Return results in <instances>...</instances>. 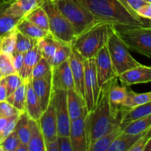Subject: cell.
Instances as JSON below:
<instances>
[{"mask_svg":"<svg viewBox=\"0 0 151 151\" xmlns=\"http://www.w3.org/2000/svg\"><path fill=\"white\" fill-rule=\"evenodd\" d=\"M16 30L19 31L22 33L33 40H39L44 38L50 33V32L46 31L41 28L38 27L36 25L32 24L25 18H22L16 27Z\"/></svg>","mask_w":151,"mask_h":151,"instance_id":"cell-25","label":"cell"},{"mask_svg":"<svg viewBox=\"0 0 151 151\" xmlns=\"http://www.w3.org/2000/svg\"><path fill=\"white\" fill-rule=\"evenodd\" d=\"M97 22L111 25L145 24L142 18L131 13L119 0H78Z\"/></svg>","mask_w":151,"mask_h":151,"instance_id":"cell-2","label":"cell"},{"mask_svg":"<svg viewBox=\"0 0 151 151\" xmlns=\"http://www.w3.org/2000/svg\"><path fill=\"white\" fill-rule=\"evenodd\" d=\"M130 50L151 58V25H112Z\"/></svg>","mask_w":151,"mask_h":151,"instance_id":"cell-4","label":"cell"},{"mask_svg":"<svg viewBox=\"0 0 151 151\" xmlns=\"http://www.w3.org/2000/svg\"><path fill=\"white\" fill-rule=\"evenodd\" d=\"M38 121L46 146V145L49 142L56 139L58 137L55 110L51 100L48 107L43 111L41 117Z\"/></svg>","mask_w":151,"mask_h":151,"instance_id":"cell-11","label":"cell"},{"mask_svg":"<svg viewBox=\"0 0 151 151\" xmlns=\"http://www.w3.org/2000/svg\"><path fill=\"white\" fill-rule=\"evenodd\" d=\"M21 114V113H20ZM19 114L14 115V116H12L10 118V120L8 121V122L7 123V125H5V127L4 128V129L2 130L1 133L0 134V142L4 139V138L7 137L8 135H10L13 131H15V128H16V122H17V119L19 118Z\"/></svg>","mask_w":151,"mask_h":151,"instance_id":"cell-43","label":"cell"},{"mask_svg":"<svg viewBox=\"0 0 151 151\" xmlns=\"http://www.w3.org/2000/svg\"><path fill=\"white\" fill-rule=\"evenodd\" d=\"M32 87L39 100L42 111L47 109L50 103L52 92V70L42 78L32 81Z\"/></svg>","mask_w":151,"mask_h":151,"instance_id":"cell-17","label":"cell"},{"mask_svg":"<svg viewBox=\"0 0 151 151\" xmlns=\"http://www.w3.org/2000/svg\"><path fill=\"white\" fill-rule=\"evenodd\" d=\"M6 101L16 108L20 112L25 111L26 102V81L16 88L11 94L7 96Z\"/></svg>","mask_w":151,"mask_h":151,"instance_id":"cell-31","label":"cell"},{"mask_svg":"<svg viewBox=\"0 0 151 151\" xmlns=\"http://www.w3.org/2000/svg\"><path fill=\"white\" fill-rule=\"evenodd\" d=\"M119 1H120L121 2H122V4H123L124 5H125V7H126L127 8H128V7H127V5H126V2H125V0H119ZM128 10H129V9H128ZM130 11H131V10H130ZM131 13H132V12H131ZM134 15H135V14H134ZM136 16H137V15H136Z\"/></svg>","mask_w":151,"mask_h":151,"instance_id":"cell-54","label":"cell"},{"mask_svg":"<svg viewBox=\"0 0 151 151\" xmlns=\"http://www.w3.org/2000/svg\"><path fill=\"white\" fill-rule=\"evenodd\" d=\"M139 16L151 20V3H146L137 10Z\"/></svg>","mask_w":151,"mask_h":151,"instance_id":"cell-47","label":"cell"},{"mask_svg":"<svg viewBox=\"0 0 151 151\" xmlns=\"http://www.w3.org/2000/svg\"><path fill=\"white\" fill-rule=\"evenodd\" d=\"M60 151H73L69 136H58Z\"/></svg>","mask_w":151,"mask_h":151,"instance_id":"cell-44","label":"cell"},{"mask_svg":"<svg viewBox=\"0 0 151 151\" xmlns=\"http://www.w3.org/2000/svg\"><path fill=\"white\" fill-rule=\"evenodd\" d=\"M30 118L26 111L22 112L19 114L16 122L15 131L17 133L19 141L25 145H28L30 136Z\"/></svg>","mask_w":151,"mask_h":151,"instance_id":"cell-28","label":"cell"},{"mask_svg":"<svg viewBox=\"0 0 151 151\" xmlns=\"http://www.w3.org/2000/svg\"><path fill=\"white\" fill-rule=\"evenodd\" d=\"M52 90L75 89L69 60L52 67Z\"/></svg>","mask_w":151,"mask_h":151,"instance_id":"cell-12","label":"cell"},{"mask_svg":"<svg viewBox=\"0 0 151 151\" xmlns=\"http://www.w3.org/2000/svg\"><path fill=\"white\" fill-rule=\"evenodd\" d=\"M25 111L29 118L37 120L40 119L43 111L41 109L39 100L32 87L31 79L26 81V102H25Z\"/></svg>","mask_w":151,"mask_h":151,"instance_id":"cell-20","label":"cell"},{"mask_svg":"<svg viewBox=\"0 0 151 151\" xmlns=\"http://www.w3.org/2000/svg\"><path fill=\"white\" fill-rule=\"evenodd\" d=\"M42 7L48 15L50 33L60 42L72 44L75 38V32L55 2L53 0H44Z\"/></svg>","mask_w":151,"mask_h":151,"instance_id":"cell-7","label":"cell"},{"mask_svg":"<svg viewBox=\"0 0 151 151\" xmlns=\"http://www.w3.org/2000/svg\"><path fill=\"white\" fill-rule=\"evenodd\" d=\"M4 82H5L6 88H7V96L11 94L15 90L19 88L25 81H24L18 73L12 74L4 77Z\"/></svg>","mask_w":151,"mask_h":151,"instance_id":"cell-39","label":"cell"},{"mask_svg":"<svg viewBox=\"0 0 151 151\" xmlns=\"http://www.w3.org/2000/svg\"><path fill=\"white\" fill-rule=\"evenodd\" d=\"M52 70V65L43 57L41 58L31 73L30 79L32 81L42 78Z\"/></svg>","mask_w":151,"mask_h":151,"instance_id":"cell-37","label":"cell"},{"mask_svg":"<svg viewBox=\"0 0 151 151\" xmlns=\"http://www.w3.org/2000/svg\"><path fill=\"white\" fill-rule=\"evenodd\" d=\"M16 151H28V145L20 142L17 149H16Z\"/></svg>","mask_w":151,"mask_h":151,"instance_id":"cell-51","label":"cell"},{"mask_svg":"<svg viewBox=\"0 0 151 151\" xmlns=\"http://www.w3.org/2000/svg\"><path fill=\"white\" fill-rule=\"evenodd\" d=\"M151 138V127L145 131L141 137L138 139L129 151H144L146 145Z\"/></svg>","mask_w":151,"mask_h":151,"instance_id":"cell-41","label":"cell"},{"mask_svg":"<svg viewBox=\"0 0 151 151\" xmlns=\"http://www.w3.org/2000/svg\"><path fill=\"white\" fill-rule=\"evenodd\" d=\"M44 0H13L6 7L0 8V12L22 19L37 7L42 6Z\"/></svg>","mask_w":151,"mask_h":151,"instance_id":"cell-18","label":"cell"},{"mask_svg":"<svg viewBox=\"0 0 151 151\" xmlns=\"http://www.w3.org/2000/svg\"><path fill=\"white\" fill-rule=\"evenodd\" d=\"M109 85L110 82L101 87L95 106L86 116L88 147L99 138L122 125L120 116L113 111L109 103Z\"/></svg>","mask_w":151,"mask_h":151,"instance_id":"cell-1","label":"cell"},{"mask_svg":"<svg viewBox=\"0 0 151 151\" xmlns=\"http://www.w3.org/2000/svg\"><path fill=\"white\" fill-rule=\"evenodd\" d=\"M24 55V54H23V53L17 52H14L13 54L12 55L13 65H14L15 69H16V72H17L18 74L20 72V70L22 69V66H23Z\"/></svg>","mask_w":151,"mask_h":151,"instance_id":"cell-46","label":"cell"},{"mask_svg":"<svg viewBox=\"0 0 151 151\" xmlns=\"http://www.w3.org/2000/svg\"><path fill=\"white\" fill-rule=\"evenodd\" d=\"M30 136L28 142V151H46L45 142L42 132L40 128L38 121L31 119Z\"/></svg>","mask_w":151,"mask_h":151,"instance_id":"cell-22","label":"cell"},{"mask_svg":"<svg viewBox=\"0 0 151 151\" xmlns=\"http://www.w3.org/2000/svg\"><path fill=\"white\" fill-rule=\"evenodd\" d=\"M151 127V114L128 122L123 128V132L129 134H139Z\"/></svg>","mask_w":151,"mask_h":151,"instance_id":"cell-29","label":"cell"},{"mask_svg":"<svg viewBox=\"0 0 151 151\" xmlns=\"http://www.w3.org/2000/svg\"><path fill=\"white\" fill-rule=\"evenodd\" d=\"M46 151H60L58 137L46 145Z\"/></svg>","mask_w":151,"mask_h":151,"instance_id":"cell-49","label":"cell"},{"mask_svg":"<svg viewBox=\"0 0 151 151\" xmlns=\"http://www.w3.org/2000/svg\"><path fill=\"white\" fill-rule=\"evenodd\" d=\"M24 18L38 27L50 32L48 15L42 6L37 7L27 15Z\"/></svg>","mask_w":151,"mask_h":151,"instance_id":"cell-30","label":"cell"},{"mask_svg":"<svg viewBox=\"0 0 151 151\" xmlns=\"http://www.w3.org/2000/svg\"><path fill=\"white\" fill-rule=\"evenodd\" d=\"M66 91L55 89L52 92L51 102L55 110L58 136H69L71 119L68 111Z\"/></svg>","mask_w":151,"mask_h":151,"instance_id":"cell-9","label":"cell"},{"mask_svg":"<svg viewBox=\"0 0 151 151\" xmlns=\"http://www.w3.org/2000/svg\"><path fill=\"white\" fill-rule=\"evenodd\" d=\"M125 2H126V5L128 7V8L134 14L137 15V16H138L137 13V10L139 7H141L142 6L145 4L146 3H147L145 0H125Z\"/></svg>","mask_w":151,"mask_h":151,"instance_id":"cell-45","label":"cell"},{"mask_svg":"<svg viewBox=\"0 0 151 151\" xmlns=\"http://www.w3.org/2000/svg\"><path fill=\"white\" fill-rule=\"evenodd\" d=\"M12 116H8V117H5V116H0V134H1L2 130L4 129L5 125H7V123L8 122V121L10 120V118H11Z\"/></svg>","mask_w":151,"mask_h":151,"instance_id":"cell-50","label":"cell"},{"mask_svg":"<svg viewBox=\"0 0 151 151\" xmlns=\"http://www.w3.org/2000/svg\"><path fill=\"white\" fill-rule=\"evenodd\" d=\"M0 71L3 77L17 73L13 65L12 55L7 54L2 52H0Z\"/></svg>","mask_w":151,"mask_h":151,"instance_id":"cell-36","label":"cell"},{"mask_svg":"<svg viewBox=\"0 0 151 151\" xmlns=\"http://www.w3.org/2000/svg\"><path fill=\"white\" fill-rule=\"evenodd\" d=\"M1 38H0V52H1Z\"/></svg>","mask_w":151,"mask_h":151,"instance_id":"cell-57","label":"cell"},{"mask_svg":"<svg viewBox=\"0 0 151 151\" xmlns=\"http://www.w3.org/2000/svg\"><path fill=\"white\" fill-rule=\"evenodd\" d=\"M95 66L97 81L100 88L110 82L113 78L118 77L114 69L107 46L105 45L95 56Z\"/></svg>","mask_w":151,"mask_h":151,"instance_id":"cell-10","label":"cell"},{"mask_svg":"<svg viewBox=\"0 0 151 151\" xmlns=\"http://www.w3.org/2000/svg\"><path fill=\"white\" fill-rule=\"evenodd\" d=\"M16 29H15L1 38V52L9 55H13L16 49Z\"/></svg>","mask_w":151,"mask_h":151,"instance_id":"cell-38","label":"cell"},{"mask_svg":"<svg viewBox=\"0 0 151 151\" xmlns=\"http://www.w3.org/2000/svg\"><path fill=\"white\" fill-rule=\"evenodd\" d=\"M20 112L18 111L15 107H13L10 103L4 100V101L0 102V116H14V115L19 114Z\"/></svg>","mask_w":151,"mask_h":151,"instance_id":"cell-42","label":"cell"},{"mask_svg":"<svg viewBox=\"0 0 151 151\" xmlns=\"http://www.w3.org/2000/svg\"><path fill=\"white\" fill-rule=\"evenodd\" d=\"M35 41H37V40L32 39V38L25 35L24 34L16 30V41L15 52L24 54L25 52H27L28 50L32 48Z\"/></svg>","mask_w":151,"mask_h":151,"instance_id":"cell-35","label":"cell"},{"mask_svg":"<svg viewBox=\"0 0 151 151\" xmlns=\"http://www.w3.org/2000/svg\"><path fill=\"white\" fill-rule=\"evenodd\" d=\"M113 27L105 22H97L75 36L72 47L84 59L95 58L99 51L107 44Z\"/></svg>","mask_w":151,"mask_h":151,"instance_id":"cell-3","label":"cell"},{"mask_svg":"<svg viewBox=\"0 0 151 151\" xmlns=\"http://www.w3.org/2000/svg\"><path fill=\"white\" fill-rule=\"evenodd\" d=\"M72 50V44L63 42L59 43L58 47L56 50L54 58H53L52 67L58 66V65L60 64L63 62L69 59V56H70Z\"/></svg>","mask_w":151,"mask_h":151,"instance_id":"cell-34","label":"cell"},{"mask_svg":"<svg viewBox=\"0 0 151 151\" xmlns=\"http://www.w3.org/2000/svg\"><path fill=\"white\" fill-rule=\"evenodd\" d=\"M86 116V115L71 121L69 137L73 151H88Z\"/></svg>","mask_w":151,"mask_h":151,"instance_id":"cell-13","label":"cell"},{"mask_svg":"<svg viewBox=\"0 0 151 151\" xmlns=\"http://www.w3.org/2000/svg\"><path fill=\"white\" fill-rule=\"evenodd\" d=\"M145 1L147 3H151V0H145Z\"/></svg>","mask_w":151,"mask_h":151,"instance_id":"cell-56","label":"cell"},{"mask_svg":"<svg viewBox=\"0 0 151 151\" xmlns=\"http://www.w3.org/2000/svg\"><path fill=\"white\" fill-rule=\"evenodd\" d=\"M59 43L60 41L55 39L50 32L38 41V46L41 52V57L50 62L51 65Z\"/></svg>","mask_w":151,"mask_h":151,"instance_id":"cell-23","label":"cell"},{"mask_svg":"<svg viewBox=\"0 0 151 151\" xmlns=\"http://www.w3.org/2000/svg\"><path fill=\"white\" fill-rule=\"evenodd\" d=\"M22 19L0 12V38H3L16 29V25Z\"/></svg>","mask_w":151,"mask_h":151,"instance_id":"cell-33","label":"cell"},{"mask_svg":"<svg viewBox=\"0 0 151 151\" xmlns=\"http://www.w3.org/2000/svg\"><path fill=\"white\" fill-rule=\"evenodd\" d=\"M68 60L73 77L75 91L84 99V58L76 50L72 48Z\"/></svg>","mask_w":151,"mask_h":151,"instance_id":"cell-15","label":"cell"},{"mask_svg":"<svg viewBox=\"0 0 151 151\" xmlns=\"http://www.w3.org/2000/svg\"><path fill=\"white\" fill-rule=\"evenodd\" d=\"M151 114V102L139 105L134 108L125 109L121 113V123L127 125L135 119Z\"/></svg>","mask_w":151,"mask_h":151,"instance_id":"cell-24","label":"cell"},{"mask_svg":"<svg viewBox=\"0 0 151 151\" xmlns=\"http://www.w3.org/2000/svg\"><path fill=\"white\" fill-rule=\"evenodd\" d=\"M3 78V75H2V74H1V71H0V81H1V78Z\"/></svg>","mask_w":151,"mask_h":151,"instance_id":"cell-55","label":"cell"},{"mask_svg":"<svg viewBox=\"0 0 151 151\" xmlns=\"http://www.w3.org/2000/svg\"><path fill=\"white\" fill-rule=\"evenodd\" d=\"M19 143L20 141L17 133L14 131L0 142V145L2 147L3 151H16Z\"/></svg>","mask_w":151,"mask_h":151,"instance_id":"cell-40","label":"cell"},{"mask_svg":"<svg viewBox=\"0 0 151 151\" xmlns=\"http://www.w3.org/2000/svg\"><path fill=\"white\" fill-rule=\"evenodd\" d=\"M123 85L130 86L134 84L147 83L151 82V66L139 65L125 71L118 76Z\"/></svg>","mask_w":151,"mask_h":151,"instance_id":"cell-16","label":"cell"},{"mask_svg":"<svg viewBox=\"0 0 151 151\" xmlns=\"http://www.w3.org/2000/svg\"><path fill=\"white\" fill-rule=\"evenodd\" d=\"M38 41H35L32 48L25 52L24 55L23 66L19 72V76L24 81H27L30 78L32 69L41 58V52L38 46Z\"/></svg>","mask_w":151,"mask_h":151,"instance_id":"cell-21","label":"cell"},{"mask_svg":"<svg viewBox=\"0 0 151 151\" xmlns=\"http://www.w3.org/2000/svg\"><path fill=\"white\" fill-rule=\"evenodd\" d=\"M7 97V88H6L4 77H3L1 81H0V102L6 100Z\"/></svg>","mask_w":151,"mask_h":151,"instance_id":"cell-48","label":"cell"},{"mask_svg":"<svg viewBox=\"0 0 151 151\" xmlns=\"http://www.w3.org/2000/svg\"><path fill=\"white\" fill-rule=\"evenodd\" d=\"M143 133L139 134H129L122 131L111 145L108 151H129Z\"/></svg>","mask_w":151,"mask_h":151,"instance_id":"cell-26","label":"cell"},{"mask_svg":"<svg viewBox=\"0 0 151 151\" xmlns=\"http://www.w3.org/2000/svg\"><path fill=\"white\" fill-rule=\"evenodd\" d=\"M144 151H151V138L150 139V140L148 141L147 144L146 145Z\"/></svg>","mask_w":151,"mask_h":151,"instance_id":"cell-53","label":"cell"},{"mask_svg":"<svg viewBox=\"0 0 151 151\" xmlns=\"http://www.w3.org/2000/svg\"><path fill=\"white\" fill-rule=\"evenodd\" d=\"M66 100L71 121L87 114L88 111L85 100L78 94L75 89H69L66 91Z\"/></svg>","mask_w":151,"mask_h":151,"instance_id":"cell-19","label":"cell"},{"mask_svg":"<svg viewBox=\"0 0 151 151\" xmlns=\"http://www.w3.org/2000/svg\"><path fill=\"white\" fill-rule=\"evenodd\" d=\"M106 46L113 63L114 72L117 76L128 69L142 64L131 55L128 47L115 32L114 29L109 36Z\"/></svg>","mask_w":151,"mask_h":151,"instance_id":"cell-6","label":"cell"},{"mask_svg":"<svg viewBox=\"0 0 151 151\" xmlns=\"http://www.w3.org/2000/svg\"><path fill=\"white\" fill-rule=\"evenodd\" d=\"M84 100L89 112L97 103L100 92L96 72L95 58L84 59Z\"/></svg>","mask_w":151,"mask_h":151,"instance_id":"cell-8","label":"cell"},{"mask_svg":"<svg viewBox=\"0 0 151 151\" xmlns=\"http://www.w3.org/2000/svg\"><path fill=\"white\" fill-rule=\"evenodd\" d=\"M118 81L119 78L116 77L110 81L109 100L113 111L121 118V112L123 110L124 104L128 97V88L123 84L119 85Z\"/></svg>","mask_w":151,"mask_h":151,"instance_id":"cell-14","label":"cell"},{"mask_svg":"<svg viewBox=\"0 0 151 151\" xmlns=\"http://www.w3.org/2000/svg\"><path fill=\"white\" fill-rule=\"evenodd\" d=\"M12 0H0V8H3V7H6L8 5Z\"/></svg>","mask_w":151,"mask_h":151,"instance_id":"cell-52","label":"cell"},{"mask_svg":"<svg viewBox=\"0 0 151 151\" xmlns=\"http://www.w3.org/2000/svg\"><path fill=\"white\" fill-rule=\"evenodd\" d=\"M124 127L125 125L122 124L119 128H116L114 131L99 138L89 146L88 151H108V149L110 147L111 145L116 139V137L122 132Z\"/></svg>","mask_w":151,"mask_h":151,"instance_id":"cell-27","label":"cell"},{"mask_svg":"<svg viewBox=\"0 0 151 151\" xmlns=\"http://www.w3.org/2000/svg\"><path fill=\"white\" fill-rule=\"evenodd\" d=\"M0 151H3V149H2V147H1V145H0Z\"/></svg>","mask_w":151,"mask_h":151,"instance_id":"cell-58","label":"cell"},{"mask_svg":"<svg viewBox=\"0 0 151 151\" xmlns=\"http://www.w3.org/2000/svg\"><path fill=\"white\" fill-rule=\"evenodd\" d=\"M149 102H151V91L137 94L132 90L128 89V97L124 104L123 110L131 109L135 106L145 104Z\"/></svg>","mask_w":151,"mask_h":151,"instance_id":"cell-32","label":"cell"},{"mask_svg":"<svg viewBox=\"0 0 151 151\" xmlns=\"http://www.w3.org/2000/svg\"><path fill=\"white\" fill-rule=\"evenodd\" d=\"M70 23L75 36L97 23L94 16L78 0H53Z\"/></svg>","mask_w":151,"mask_h":151,"instance_id":"cell-5","label":"cell"},{"mask_svg":"<svg viewBox=\"0 0 151 151\" xmlns=\"http://www.w3.org/2000/svg\"><path fill=\"white\" fill-rule=\"evenodd\" d=\"M11 2H12V1H11ZM11 2H10V3H11Z\"/></svg>","mask_w":151,"mask_h":151,"instance_id":"cell-59","label":"cell"}]
</instances>
